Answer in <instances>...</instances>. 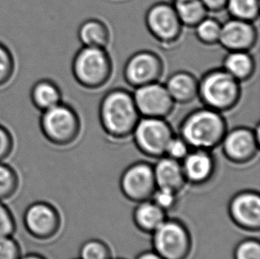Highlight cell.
I'll list each match as a JSON object with an SVG mask.
<instances>
[{"label": "cell", "mask_w": 260, "mask_h": 259, "mask_svg": "<svg viewBox=\"0 0 260 259\" xmlns=\"http://www.w3.org/2000/svg\"><path fill=\"white\" fill-rule=\"evenodd\" d=\"M141 115L133 92L123 88L107 91L99 105V120L110 140H123L132 137Z\"/></svg>", "instance_id": "cell-1"}, {"label": "cell", "mask_w": 260, "mask_h": 259, "mask_svg": "<svg viewBox=\"0 0 260 259\" xmlns=\"http://www.w3.org/2000/svg\"><path fill=\"white\" fill-rule=\"evenodd\" d=\"M222 113L203 106L190 111L179 124V135L191 149L212 151L219 147L228 132Z\"/></svg>", "instance_id": "cell-2"}, {"label": "cell", "mask_w": 260, "mask_h": 259, "mask_svg": "<svg viewBox=\"0 0 260 259\" xmlns=\"http://www.w3.org/2000/svg\"><path fill=\"white\" fill-rule=\"evenodd\" d=\"M242 98V85L222 68L208 70L199 79L198 99L202 104L218 112H229Z\"/></svg>", "instance_id": "cell-3"}, {"label": "cell", "mask_w": 260, "mask_h": 259, "mask_svg": "<svg viewBox=\"0 0 260 259\" xmlns=\"http://www.w3.org/2000/svg\"><path fill=\"white\" fill-rule=\"evenodd\" d=\"M71 71L81 87L99 90L112 77V59L106 48L82 46L73 57Z\"/></svg>", "instance_id": "cell-4"}, {"label": "cell", "mask_w": 260, "mask_h": 259, "mask_svg": "<svg viewBox=\"0 0 260 259\" xmlns=\"http://www.w3.org/2000/svg\"><path fill=\"white\" fill-rule=\"evenodd\" d=\"M39 127L48 142L57 147H68L80 135L81 120L71 105L62 102L41 112Z\"/></svg>", "instance_id": "cell-5"}, {"label": "cell", "mask_w": 260, "mask_h": 259, "mask_svg": "<svg viewBox=\"0 0 260 259\" xmlns=\"http://www.w3.org/2000/svg\"><path fill=\"white\" fill-rule=\"evenodd\" d=\"M152 248L165 259H187L193 240L189 229L183 221L167 217L151 234Z\"/></svg>", "instance_id": "cell-6"}, {"label": "cell", "mask_w": 260, "mask_h": 259, "mask_svg": "<svg viewBox=\"0 0 260 259\" xmlns=\"http://www.w3.org/2000/svg\"><path fill=\"white\" fill-rule=\"evenodd\" d=\"M174 134L173 127L166 118L141 117L132 137L141 154L157 159L165 155L167 145Z\"/></svg>", "instance_id": "cell-7"}, {"label": "cell", "mask_w": 260, "mask_h": 259, "mask_svg": "<svg viewBox=\"0 0 260 259\" xmlns=\"http://www.w3.org/2000/svg\"><path fill=\"white\" fill-rule=\"evenodd\" d=\"M145 24L149 34L166 47L175 46L182 37L184 27L173 4L152 5L145 14Z\"/></svg>", "instance_id": "cell-8"}, {"label": "cell", "mask_w": 260, "mask_h": 259, "mask_svg": "<svg viewBox=\"0 0 260 259\" xmlns=\"http://www.w3.org/2000/svg\"><path fill=\"white\" fill-rule=\"evenodd\" d=\"M260 126H236L228 130L222 140V153L229 161L238 165L250 164L260 149Z\"/></svg>", "instance_id": "cell-9"}, {"label": "cell", "mask_w": 260, "mask_h": 259, "mask_svg": "<svg viewBox=\"0 0 260 259\" xmlns=\"http://www.w3.org/2000/svg\"><path fill=\"white\" fill-rule=\"evenodd\" d=\"M165 72V62L158 53L141 50L132 54L123 70V79L131 87H141L160 82Z\"/></svg>", "instance_id": "cell-10"}, {"label": "cell", "mask_w": 260, "mask_h": 259, "mask_svg": "<svg viewBox=\"0 0 260 259\" xmlns=\"http://www.w3.org/2000/svg\"><path fill=\"white\" fill-rule=\"evenodd\" d=\"M26 231L39 241L54 238L61 228V217L56 207L47 202L39 201L29 204L23 214Z\"/></svg>", "instance_id": "cell-11"}, {"label": "cell", "mask_w": 260, "mask_h": 259, "mask_svg": "<svg viewBox=\"0 0 260 259\" xmlns=\"http://www.w3.org/2000/svg\"><path fill=\"white\" fill-rule=\"evenodd\" d=\"M119 186L123 196L131 202L150 200L156 189L153 165L140 161L129 165L121 175Z\"/></svg>", "instance_id": "cell-12"}, {"label": "cell", "mask_w": 260, "mask_h": 259, "mask_svg": "<svg viewBox=\"0 0 260 259\" xmlns=\"http://www.w3.org/2000/svg\"><path fill=\"white\" fill-rule=\"evenodd\" d=\"M134 102L141 117L167 118L175 109V102L165 84L155 82L135 88Z\"/></svg>", "instance_id": "cell-13"}, {"label": "cell", "mask_w": 260, "mask_h": 259, "mask_svg": "<svg viewBox=\"0 0 260 259\" xmlns=\"http://www.w3.org/2000/svg\"><path fill=\"white\" fill-rule=\"evenodd\" d=\"M230 219L243 231L260 230V195L255 190H243L230 199L228 207Z\"/></svg>", "instance_id": "cell-14"}, {"label": "cell", "mask_w": 260, "mask_h": 259, "mask_svg": "<svg viewBox=\"0 0 260 259\" xmlns=\"http://www.w3.org/2000/svg\"><path fill=\"white\" fill-rule=\"evenodd\" d=\"M258 31L254 22L230 18L221 24L218 45L228 52H250L257 45Z\"/></svg>", "instance_id": "cell-15"}, {"label": "cell", "mask_w": 260, "mask_h": 259, "mask_svg": "<svg viewBox=\"0 0 260 259\" xmlns=\"http://www.w3.org/2000/svg\"><path fill=\"white\" fill-rule=\"evenodd\" d=\"M180 163L186 184L191 186H204L216 172V160L211 151L191 149Z\"/></svg>", "instance_id": "cell-16"}, {"label": "cell", "mask_w": 260, "mask_h": 259, "mask_svg": "<svg viewBox=\"0 0 260 259\" xmlns=\"http://www.w3.org/2000/svg\"><path fill=\"white\" fill-rule=\"evenodd\" d=\"M156 187L179 193L186 185L181 163L166 155L156 159L153 165Z\"/></svg>", "instance_id": "cell-17"}, {"label": "cell", "mask_w": 260, "mask_h": 259, "mask_svg": "<svg viewBox=\"0 0 260 259\" xmlns=\"http://www.w3.org/2000/svg\"><path fill=\"white\" fill-rule=\"evenodd\" d=\"M165 85L175 104L186 105L198 99L199 79L189 71L173 72Z\"/></svg>", "instance_id": "cell-18"}, {"label": "cell", "mask_w": 260, "mask_h": 259, "mask_svg": "<svg viewBox=\"0 0 260 259\" xmlns=\"http://www.w3.org/2000/svg\"><path fill=\"white\" fill-rule=\"evenodd\" d=\"M221 68L242 84L253 77L257 62L250 52L234 51L225 54Z\"/></svg>", "instance_id": "cell-19"}, {"label": "cell", "mask_w": 260, "mask_h": 259, "mask_svg": "<svg viewBox=\"0 0 260 259\" xmlns=\"http://www.w3.org/2000/svg\"><path fill=\"white\" fill-rule=\"evenodd\" d=\"M167 212L151 200L138 203L133 212V221L138 230L151 235L167 218Z\"/></svg>", "instance_id": "cell-20"}, {"label": "cell", "mask_w": 260, "mask_h": 259, "mask_svg": "<svg viewBox=\"0 0 260 259\" xmlns=\"http://www.w3.org/2000/svg\"><path fill=\"white\" fill-rule=\"evenodd\" d=\"M78 37L82 46L106 48L110 42V30L104 21L91 18L83 21L78 30Z\"/></svg>", "instance_id": "cell-21"}, {"label": "cell", "mask_w": 260, "mask_h": 259, "mask_svg": "<svg viewBox=\"0 0 260 259\" xmlns=\"http://www.w3.org/2000/svg\"><path fill=\"white\" fill-rule=\"evenodd\" d=\"M30 100L36 109L43 112L62 102V93L55 82L44 78L33 84Z\"/></svg>", "instance_id": "cell-22"}, {"label": "cell", "mask_w": 260, "mask_h": 259, "mask_svg": "<svg viewBox=\"0 0 260 259\" xmlns=\"http://www.w3.org/2000/svg\"><path fill=\"white\" fill-rule=\"evenodd\" d=\"M173 5L184 28H194L209 14L201 0H173Z\"/></svg>", "instance_id": "cell-23"}, {"label": "cell", "mask_w": 260, "mask_h": 259, "mask_svg": "<svg viewBox=\"0 0 260 259\" xmlns=\"http://www.w3.org/2000/svg\"><path fill=\"white\" fill-rule=\"evenodd\" d=\"M225 10L231 18L255 23L259 18L260 0H228Z\"/></svg>", "instance_id": "cell-24"}, {"label": "cell", "mask_w": 260, "mask_h": 259, "mask_svg": "<svg viewBox=\"0 0 260 259\" xmlns=\"http://www.w3.org/2000/svg\"><path fill=\"white\" fill-rule=\"evenodd\" d=\"M221 24V22L215 18L209 16L204 18L193 28L198 41L205 46L218 45Z\"/></svg>", "instance_id": "cell-25"}, {"label": "cell", "mask_w": 260, "mask_h": 259, "mask_svg": "<svg viewBox=\"0 0 260 259\" xmlns=\"http://www.w3.org/2000/svg\"><path fill=\"white\" fill-rule=\"evenodd\" d=\"M20 179L15 170L5 161H0V201L10 199L17 193Z\"/></svg>", "instance_id": "cell-26"}, {"label": "cell", "mask_w": 260, "mask_h": 259, "mask_svg": "<svg viewBox=\"0 0 260 259\" xmlns=\"http://www.w3.org/2000/svg\"><path fill=\"white\" fill-rule=\"evenodd\" d=\"M109 246L100 239H90L84 242L79 249V259H111Z\"/></svg>", "instance_id": "cell-27"}, {"label": "cell", "mask_w": 260, "mask_h": 259, "mask_svg": "<svg viewBox=\"0 0 260 259\" xmlns=\"http://www.w3.org/2000/svg\"><path fill=\"white\" fill-rule=\"evenodd\" d=\"M16 69L15 59L10 48L0 42V88L10 83Z\"/></svg>", "instance_id": "cell-28"}, {"label": "cell", "mask_w": 260, "mask_h": 259, "mask_svg": "<svg viewBox=\"0 0 260 259\" xmlns=\"http://www.w3.org/2000/svg\"><path fill=\"white\" fill-rule=\"evenodd\" d=\"M234 259H260V242L257 238L243 239L234 249Z\"/></svg>", "instance_id": "cell-29"}, {"label": "cell", "mask_w": 260, "mask_h": 259, "mask_svg": "<svg viewBox=\"0 0 260 259\" xmlns=\"http://www.w3.org/2000/svg\"><path fill=\"white\" fill-rule=\"evenodd\" d=\"M178 195L179 193H175L172 190L156 187L150 200L159 208H161L162 210H165L168 213L171 210L175 209V207L177 206Z\"/></svg>", "instance_id": "cell-30"}, {"label": "cell", "mask_w": 260, "mask_h": 259, "mask_svg": "<svg viewBox=\"0 0 260 259\" xmlns=\"http://www.w3.org/2000/svg\"><path fill=\"white\" fill-rule=\"evenodd\" d=\"M191 148L187 145L186 141L183 140L179 134L172 138L169 143L167 145L165 155L170 158H173L174 160L181 161L184 158L186 157V154L189 153Z\"/></svg>", "instance_id": "cell-31"}, {"label": "cell", "mask_w": 260, "mask_h": 259, "mask_svg": "<svg viewBox=\"0 0 260 259\" xmlns=\"http://www.w3.org/2000/svg\"><path fill=\"white\" fill-rule=\"evenodd\" d=\"M16 230V223L10 209L0 201V237L13 236Z\"/></svg>", "instance_id": "cell-32"}, {"label": "cell", "mask_w": 260, "mask_h": 259, "mask_svg": "<svg viewBox=\"0 0 260 259\" xmlns=\"http://www.w3.org/2000/svg\"><path fill=\"white\" fill-rule=\"evenodd\" d=\"M21 247L13 236L0 237V259H20Z\"/></svg>", "instance_id": "cell-33"}, {"label": "cell", "mask_w": 260, "mask_h": 259, "mask_svg": "<svg viewBox=\"0 0 260 259\" xmlns=\"http://www.w3.org/2000/svg\"><path fill=\"white\" fill-rule=\"evenodd\" d=\"M14 147L13 134L7 127L0 124V161H5L10 156Z\"/></svg>", "instance_id": "cell-34"}, {"label": "cell", "mask_w": 260, "mask_h": 259, "mask_svg": "<svg viewBox=\"0 0 260 259\" xmlns=\"http://www.w3.org/2000/svg\"><path fill=\"white\" fill-rule=\"evenodd\" d=\"M209 13H220L225 10L228 0H201Z\"/></svg>", "instance_id": "cell-35"}, {"label": "cell", "mask_w": 260, "mask_h": 259, "mask_svg": "<svg viewBox=\"0 0 260 259\" xmlns=\"http://www.w3.org/2000/svg\"><path fill=\"white\" fill-rule=\"evenodd\" d=\"M135 259H165L162 256H159L157 253L155 252L153 249L152 250H147L143 252L140 253Z\"/></svg>", "instance_id": "cell-36"}, {"label": "cell", "mask_w": 260, "mask_h": 259, "mask_svg": "<svg viewBox=\"0 0 260 259\" xmlns=\"http://www.w3.org/2000/svg\"><path fill=\"white\" fill-rule=\"evenodd\" d=\"M20 259H46L45 256L37 253H28L26 255H21Z\"/></svg>", "instance_id": "cell-37"}, {"label": "cell", "mask_w": 260, "mask_h": 259, "mask_svg": "<svg viewBox=\"0 0 260 259\" xmlns=\"http://www.w3.org/2000/svg\"><path fill=\"white\" fill-rule=\"evenodd\" d=\"M111 259H123V258H113V257H112V258H111Z\"/></svg>", "instance_id": "cell-38"}, {"label": "cell", "mask_w": 260, "mask_h": 259, "mask_svg": "<svg viewBox=\"0 0 260 259\" xmlns=\"http://www.w3.org/2000/svg\"><path fill=\"white\" fill-rule=\"evenodd\" d=\"M78 259H79V258H78Z\"/></svg>", "instance_id": "cell-39"}]
</instances>
